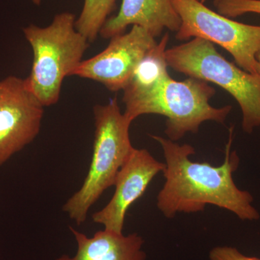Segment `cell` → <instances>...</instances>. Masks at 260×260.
Instances as JSON below:
<instances>
[{"label":"cell","mask_w":260,"mask_h":260,"mask_svg":"<svg viewBox=\"0 0 260 260\" xmlns=\"http://www.w3.org/2000/svg\"><path fill=\"white\" fill-rule=\"evenodd\" d=\"M210 260H260L255 256H246L232 246H217L210 251Z\"/></svg>","instance_id":"15"},{"label":"cell","mask_w":260,"mask_h":260,"mask_svg":"<svg viewBox=\"0 0 260 260\" xmlns=\"http://www.w3.org/2000/svg\"><path fill=\"white\" fill-rule=\"evenodd\" d=\"M234 129L233 126L229 128L225 158L218 167L191 160V155L196 152L191 145H179L164 137L150 135L161 147L165 158V182L156 205L166 218H174L178 213L202 212L211 205L229 210L242 220H259L252 195L239 189L233 177L240 164L237 151L232 150Z\"/></svg>","instance_id":"1"},{"label":"cell","mask_w":260,"mask_h":260,"mask_svg":"<svg viewBox=\"0 0 260 260\" xmlns=\"http://www.w3.org/2000/svg\"><path fill=\"white\" fill-rule=\"evenodd\" d=\"M216 12L232 18L247 13L260 15V0H215Z\"/></svg>","instance_id":"14"},{"label":"cell","mask_w":260,"mask_h":260,"mask_svg":"<svg viewBox=\"0 0 260 260\" xmlns=\"http://www.w3.org/2000/svg\"><path fill=\"white\" fill-rule=\"evenodd\" d=\"M31 1L34 4L37 5H40L41 3H42V0H31Z\"/></svg>","instance_id":"17"},{"label":"cell","mask_w":260,"mask_h":260,"mask_svg":"<svg viewBox=\"0 0 260 260\" xmlns=\"http://www.w3.org/2000/svg\"><path fill=\"white\" fill-rule=\"evenodd\" d=\"M256 59L257 61L258 64H259V66L260 67V48L259 50L257 51L256 54Z\"/></svg>","instance_id":"16"},{"label":"cell","mask_w":260,"mask_h":260,"mask_svg":"<svg viewBox=\"0 0 260 260\" xmlns=\"http://www.w3.org/2000/svg\"><path fill=\"white\" fill-rule=\"evenodd\" d=\"M181 19L178 40L200 38L218 44L234 57L239 68L257 75L256 54L260 48V25H248L213 11L198 0H172Z\"/></svg>","instance_id":"5"},{"label":"cell","mask_w":260,"mask_h":260,"mask_svg":"<svg viewBox=\"0 0 260 260\" xmlns=\"http://www.w3.org/2000/svg\"><path fill=\"white\" fill-rule=\"evenodd\" d=\"M129 25L141 27L156 38L164 29L177 32L181 19L172 0H122L117 14L108 18L100 35L111 39L124 34Z\"/></svg>","instance_id":"11"},{"label":"cell","mask_w":260,"mask_h":260,"mask_svg":"<svg viewBox=\"0 0 260 260\" xmlns=\"http://www.w3.org/2000/svg\"><path fill=\"white\" fill-rule=\"evenodd\" d=\"M165 168V162L156 160L146 149H133L116 177L112 199L103 209L93 214V222L102 224L106 230L123 234L128 210Z\"/></svg>","instance_id":"9"},{"label":"cell","mask_w":260,"mask_h":260,"mask_svg":"<svg viewBox=\"0 0 260 260\" xmlns=\"http://www.w3.org/2000/svg\"><path fill=\"white\" fill-rule=\"evenodd\" d=\"M116 0H84L83 10L75 20V28L93 42L112 13Z\"/></svg>","instance_id":"13"},{"label":"cell","mask_w":260,"mask_h":260,"mask_svg":"<svg viewBox=\"0 0 260 260\" xmlns=\"http://www.w3.org/2000/svg\"><path fill=\"white\" fill-rule=\"evenodd\" d=\"M198 1L200 2V3H204L205 4V3H206V2L208 1V0H198ZM214 1H215V0H213V2Z\"/></svg>","instance_id":"18"},{"label":"cell","mask_w":260,"mask_h":260,"mask_svg":"<svg viewBox=\"0 0 260 260\" xmlns=\"http://www.w3.org/2000/svg\"><path fill=\"white\" fill-rule=\"evenodd\" d=\"M78 244V251L73 257L61 256L56 260H145L143 238L137 233L123 234L106 230L99 231L93 237L70 227Z\"/></svg>","instance_id":"12"},{"label":"cell","mask_w":260,"mask_h":260,"mask_svg":"<svg viewBox=\"0 0 260 260\" xmlns=\"http://www.w3.org/2000/svg\"><path fill=\"white\" fill-rule=\"evenodd\" d=\"M44 107L25 79L10 75L0 80V166L39 135Z\"/></svg>","instance_id":"7"},{"label":"cell","mask_w":260,"mask_h":260,"mask_svg":"<svg viewBox=\"0 0 260 260\" xmlns=\"http://www.w3.org/2000/svg\"><path fill=\"white\" fill-rule=\"evenodd\" d=\"M108 47L97 55L83 60L73 75L102 83L112 92L124 90L135 68L157 42L140 26L111 38Z\"/></svg>","instance_id":"8"},{"label":"cell","mask_w":260,"mask_h":260,"mask_svg":"<svg viewBox=\"0 0 260 260\" xmlns=\"http://www.w3.org/2000/svg\"><path fill=\"white\" fill-rule=\"evenodd\" d=\"M215 93V88L203 80L189 78L177 81L171 78L150 114L167 118L165 134L168 139L177 142L188 133H198L205 121L223 124L225 121L232 107L211 106L210 101Z\"/></svg>","instance_id":"6"},{"label":"cell","mask_w":260,"mask_h":260,"mask_svg":"<svg viewBox=\"0 0 260 260\" xmlns=\"http://www.w3.org/2000/svg\"><path fill=\"white\" fill-rule=\"evenodd\" d=\"M169 68L221 87L235 99L242 113V129L247 134L260 126V80L219 54L214 44L194 38L167 49Z\"/></svg>","instance_id":"4"},{"label":"cell","mask_w":260,"mask_h":260,"mask_svg":"<svg viewBox=\"0 0 260 260\" xmlns=\"http://www.w3.org/2000/svg\"><path fill=\"white\" fill-rule=\"evenodd\" d=\"M257 76H258V78H259V79L260 80V67L259 68V70H258Z\"/></svg>","instance_id":"19"},{"label":"cell","mask_w":260,"mask_h":260,"mask_svg":"<svg viewBox=\"0 0 260 260\" xmlns=\"http://www.w3.org/2000/svg\"><path fill=\"white\" fill-rule=\"evenodd\" d=\"M95 139L93 156L81 188L63 206L62 210L78 225L84 223L90 207L108 188L114 185L116 177L134 147L129 138L132 122L121 113L117 99L93 109Z\"/></svg>","instance_id":"3"},{"label":"cell","mask_w":260,"mask_h":260,"mask_svg":"<svg viewBox=\"0 0 260 260\" xmlns=\"http://www.w3.org/2000/svg\"><path fill=\"white\" fill-rule=\"evenodd\" d=\"M75 20L73 13L65 12L56 15L47 27L23 28L34 54L25 84L44 107L58 102L64 78L73 75L89 47L88 39L75 28Z\"/></svg>","instance_id":"2"},{"label":"cell","mask_w":260,"mask_h":260,"mask_svg":"<svg viewBox=\"0 0 260 260\" xmlns=\"http://www.w3.org/2000/svg\"><path fill=\"white\" fill-rule=\"evenodd\" d=\"M169 42V34H165L140 60L123 90L124 115L132 123L140 116L150 114V109L170 80L166 56Z\"/></svg>","instance_id":"10"}]
</instances>
